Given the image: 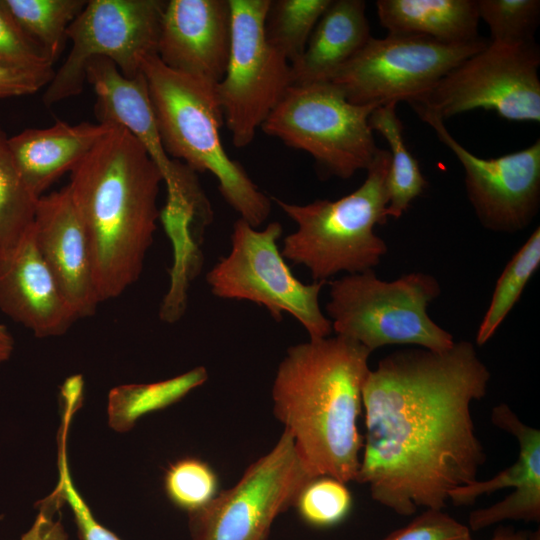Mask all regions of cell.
Segmentation results:
<instances>
[{
    "mask_svg": "<svg viewBox=\"0 0 540 540\" xmlns=\"http://www.w3.org/2000/svg\"><path fill=\"white\" fill-rule=\"evenodd\" d=\"M491 421L516 438L519 446L517 460L489 480L477 479L454 489L449 494V501L454 506H468L482 495L515 488L503 500L472 511L468 519L469 529L479 531L505 520L539 522L540 431L523 423L506 403L492 409Z\"/></svg>",
    "mask_w": 540,
    "mask_h": 540,
    "instance_id": "cell-17",
    "label": "cell"
},
{
    "mask_svg": "<svg viewBox=\"0 0 540 540\" xmlns=\"http://www.w3.org/2000/svg\"><path fill=\"white\" fill-rule=\"evenodd\" d=\"M232 40L227 69L216 84L233 145L248 146L292 85L289 61L265 36L270 0H229Z\"/></svg>",
    "mask_w": 540,
    "mask_h": 540,
    "instance_id": "cell-12",
    "label": "cell"
},
{
    "mask_svg": "<svg viewBox=\"0 0 540 540\" xmlns=\"http://www.w3.org/2000/svg\"><path fill=\"white\" fill-rule=\"evenodd\" d=\"M207 379L206 368L199 366L163 381L114 387L108 394V425L116 432H128L138 419L177 403Z\"/></svg>",
    "mask_w": 540,
    "mask_h": 540,
    "instance_id": "cell-24",
    "label": "cell"
},
{
    "mask_svg": "<svg viewBox=\"0 0 540 540\" xmlns=\"http://www.w3.org/2000/svg\"><path fill=\"white\" fill-rule=\"evenodd\" d=\"M231 40L229 0H169L157 56L175 72L216 85L225 75Z\"/></svg>",
    "mask_w": 540,
    "mask_h": 540,
    "instance_id": "cell-15",
    "label": "cell"
},
{
    "mask_svg": "<svg viewBox=\"0 0 540 540\" xmlns=\"http://www.w3.org/2000/svg\"><path fill=\"white\" fill-rule=\"evenodd\" d=\"M31 231L78 318L92 316L101 301L88 238L68 185L39 197Z\"/></svg>",
    "mask_w": 540,
    "mask_h": 540,
    "instance_id": "cell-16",
    "label": "cell"
},
{
    "mask_svg": "<svg viewBox=\"0 0 540 540\" xmlns=\"http://www.w3.org/2000/svg\"><path fill=\"white\" fill-rule=\"evenodd\" d=\"M479 19L490 29L491 41L532 42L540 19L539 0H477Z\"/></svg>",
    "mask_w": 540,
    "mask_h": 540,
    "instance_id": "cell-32",
    "label": "cell"
},
{
    "mask_svg": "<svg viewBox=\"0 0 540 540\" xmlns=\"http://www.w3.org/2000/svg\"><path fill=\"white\" fill-rule=\"evenodd\" d=\"M331 0H270L265 18L268 42L288 61H297Z\"/></svg>",
    "mask_w": 540,
    "mask_h": 540,
    "instance_id": "cell-29",
    "label": "cell"
},
{
    "mask_svg": "<svg viewBox=\"0 0 540 540\" xmlns=\"http://www.w3.org/2000/svg\"><path fill=\"white\" fill-rule=\"evenodd\" d=\"M376 107L351 103L332 82L291 85L260 129L345 180L367 170L379 150L369 125Z\"/></svg>",
    "mask_w": 540,
    "mask_h": 540,
    "instance_id": "cell-8",
    "label": "cell"
},
{
    "mask_svg": "<svg viewBox=\"0 0 540 540\" xmlns=\"http://www.w3.org/2000/svg\"><path fill=\"white\" fill-rule=\"evenodd\" d=\"M159 220L172 247L170 283L160 307L159 318L178 322L186 313L189 292L204 266L205 233L214 221V211L202 186L167 193Z\"/></svg>",
    "mask_w": 540,
    "mask_h": 540,
    "instance_id": "cell-20",
    "label": "cell"
},
{
    "mask_svg": "<svg viewBox=\"0 0 540 540\" xmlns=\"http://www.w3.org/2000/svg\"><path fill=\"white\" fill-rule=\"evenodd\" d=\"M9 137L0 124V251L14 249L29 232L38 197L23 181L14 162Z\"/></svg>",
    "mask_w": 540,
    "mask_h": 540,
    "instance_id": "cell-27",
    "label": "cell"
},
{
    "mask_svg": "<svg viewBox=\"0 0 540 540\" xmlns=\"http://www.w3.org/2000/svg\"><path fill=\"white\" fill-rule=\"evenodd\" d=\"M389 166V151L379 149L364 182L335 201L296 204L271 197L297 225L283 239L284 259L304 266L313 281L325 283L341 272L361 273L377 266L388 250L374 228L388 219Z\"/></svg>",
    "mask_w": 540,
    "mask_h": 540,
    "instance_id": "cell-5",
    "label": "cell"
},
{
    "mask_svg": "<svg viewBox=\"0 0 540 540\" xmlns=\"http://www.w3.org/2000/svg\"><path fill=\"white\" fill-rule=\"evenodd\" d=\"M396 105V102H390L378 106L369 116L372 131L381 134L389 146L386 213L395 219L401 217L427 187L417 159L405 144L403 125L397 116Z\"/></svg>",
    "mask_w": 540,
    "mask_h": 540,
    "instance_id": "cell-25",
    "label": "cell"
},
{
    "mask_svg": "<svg viewBox=\"0 0 540 540\" xmlns=\"http://www.w3.org/2000/svg\"><path fill=\"white\" fill-rule=\"evenodd\" d=\"M491 373L466 340L444 351L393 352L363 386L365 435L356 482L401 516L443 510L454 489L477 480L487 456L471 405Z\"/></svg>",
    "mask_w": 540,
    "mask_h": 540,
    "instance_id": "cell-1",
    "label": "cell"
},
{
    "mask_svg": "<svg viewBox=\"0 0 540 540\" xmlns=\"http://www.w3.org/2000/svg\"><path fill=\"white\" fill-rule=\"evenodd\" d=\"M370 354L335 335L289 347L278 365L273 412L314 476L356 480L363 448L357 423Z\"/></svg>",
    "mask_w": 540,
    "mask_h": 540,
    "instance_id": "cell-2",
    "label": "cell"
},
{
    "mask_svg": "<svg viewBox=\"0 0 540 540\" xmlns=\"http://www.w3.org/2000/svg\"><path fill=\"white\" fill-rule=\"evenodd\" d=\"M376 9L388 34L420 35L447 44L480 38L475 0H378Z\"/></svg>",
    "mask_w": 540,
    "mask_h": 540,
    "instance_id": "cell-23",
    "label": "cell"
},
{
    "mask_svg": "<svg viewBox=\"0 0 540 540\" xmlns=\"http://www.w3.org/2000/svg\"><path fill=\"white\" fill-rule=\"evenodd\" d=\"M363 0H331L302 56L290 64L292 85L330 82L371 39Z\"/></svg>",
    "mask_w": 540,
    "mask_h": 540,
    "instance_id": "cell-22",
    "label": "cell"
},
{
    "mask_svg": "<svg viewBox=\"0 0 540 540\" xmlns=\"http://www.w3.org/2000/svg\"><path fill=\"white\" fill-rule=\"evenodd\" d=\"M491 540H540V534L539 530L531 532L500 528L494 533Z\"/></svg>",
    "mask_w": 540,
    "mask_h": 540,
    "instance_id": "cell-37",
    "label": "cell"
},
{
    "mask_svg": "<svg viewBox=\"0 0 540 540\" xmlns=\"http://www.w3.org/2000/svg\"><path fill=\"white\" fill-rule=\"evenodd\" d=\"M43 540H66L65 535L62 533V530L58 526H53L51 530L48 531Z\"/></svg>",
    "mask_w": 540,
    "mask_h": 540,
    "instance_id": "cell-39",
    "label": "cell"
},
{
    "mask_svg": "<svg viewBox=\"0 0 540 540\" xmlns=\"http://www.w3.org/2000/svg\"><path fill=\"white\" fill-rule=\"evenodd\" d=\"M58 467L59 481L56 492L70 507L80 540H121L116 534L100 524L75 487L65 448V433H61Z\"/></svg>",
    "mask_w": 540,
    "mask_h": 540,
    "instance_id": "cell-34",
    "label": "cell"
},
{
    "mask_svg": "<svg viewBox=\"0 0 540 540\" xmlns=\"http://www.w3.org/2000/svg\"><path fill=\"white\" fill-rule=\"evenodd\" d=\"M0 63L26 69L52 68L44 50L19 26L0 0Z\"/></svg>",
    "mask_w": 540,
    "mask_h": 540,
    "instance_id": "cell-33",
    "label": "cell"
},
{
    "mask_svg": "<svg viewBox=\"0 0 540 540\" xmlns=\"http://www.w3.org/2000/svg\"><path fill=\"white\" fill-rule=\"evenodd\" d=\"M14 350V339L7 327L0 323V364L8 360Z\"/></svg>",
    "mask_w": 540,
    "mask_h": 540,
    "instance_id": "cell-38",
    "label": "cell"
},
{
    "mask_svg": "<svg viewBox=\"0 0 540 540\" xmlns=\"http://www.w3.org/2000/svg\"><path fill=\"white\" fill-rule=\"evenodd\" d=\"M86 80L96 94L94 112L98 122L127 129L158 167L167 189L197 174L167 154L143 73L125 77L111 60L97 57L86 67Z\"/></svg>",
    "mask_w": 540,
    "mask_h": 540,
    "instance_id": "cell-19",
    "label": "cell"
},
{
    "mask_svg": "<svg viewBox=\"0 0 540 540\" xmlns=\"http://www.w3.org/2000/svg\"><path fill=\"white\" fill-rule=\"evenodd\" d=\"M419 117L461 163L468 199L486 229L515 233L530 225L540 207L539 139L523 150L486 159L463 147L440 118Z\"/></svg>",
    "mask_w": 540,
    "mask_h": 540,
    "instance_id": "cell-14",
    "label": "cell"
},
{
    "mask_svg": "<svg viewBox=\"0 0 540 540\" xmlns=\"http://www.w3.org/2000/svg\"><path fill=\"white\" fill-rule=\"evenodd\" d=\"M282 233L278 221L259 229L238 218L230 236V252L208 271L205 280L218 298L263 306L277 322L288 313L309 339L329 337L332 324L319 304L326 283L306 284L292 273L278 247Z\"/></svg>",
    "mask_w": 540,
    "mask_h": 540,
    "instance_id": "cell-7",
    "label": "cell"
},
{
    "mask_svg": "<svg viewBox=\"0 0 540 540\" xmlns=\"http://www.w3.org/2000/svg\"><path fill=\"white\" fill-rule=\"evenodd\" d=\"M142 73L167 154L195 173H211L239 218L259 228L271 214L272 200L222 145L216 85L169 69L157 55L144 60Z\"/></svg>",
    "mask_w": 540,
    "mask_h": 540,
    "instance_id": "cell-4",
    "label": "cell"
},
{
    "mask_svg": "<svg viewBox=\"0 0 540 540\" xmlns=\"http://www.w3.org/2000/svg\"><path fill=\"white\" fill-rule=\"evenodd\" d=\"M54 68L26 69L0 63V99L29 95L46 87Z\"/></svg>",
    "mask_w": 540,
    "mask_h": 540,
    "instance_id": "cell-36",
    "label": "cell"
},
{
    "mask_svg": "<svg viewBox=\"0 0 540 540\" xmlns=\"http://www.w3.org/2000/svg\"><path fill=\"white\" fill-rule=\"evenodd\" d=\"M540 52L535 41L488 42L425 92L407 101L418 116L445 120L493 110L509 121L540 122Z\"/></svg>",
    "mask_w": 540,
    "mask_h": 540,
    "instance_id": "cell-9",
    "label": "cell"
},
{
    "mask_svg": "<svg viewBox=\"0 0 540 540\" xmlns=\"http://www.w3.org/2000/svg\"><path fill=\"white\" fill-rule=\"evenodd\" d=\"M539 266L540 228L538 226L513 255L499 276L490 304L477 330L476 344L478 346L487 343L496 333Z\"/></svg>",
    "mask_w": 540,
    "mask_h": 540,
    "instance_id": "cell-28",
    "label": "cell"
},
{
    "mask_svg": "<svg viewBox=\"0 0 540 540\" xmlns=\"http://www.w3.org/2000/svg\"><path fill=\"white\" fill-rule=\"evenodd\" d=\"M24 30L54 63L62 53L67 30L86 0H2Z\"/></svg>",
    "mask_w": 540,
    "mask_h": 540,
    "instance_id": "cell-26",
    "label": "cell"
},
{
    "mask_svg": "<svg viewBox=\"0 0 540 540\" xmlns=\"http://www.w3.org/2000/svg\"><path fill=\"white\" fill-rule=\"evenodd\" d=\"M72 200L88 238L100 301L141 276L157 229L162 175L141 143L113 125L70 172Z\"/></svg>",
    "mask_w": 540,
    "mask_h": 540,
    "instance_id": "cell-3",
    "label": "cell"
},
{
    "mask_svg": "<svg viewBox=\"0 0 540 540\" xmlns=\"http://www.w3.org/2000/svg\"><path fill=\"white\" fill-rule=\"evenodd\" d=\"M112 126L59 120L48 128L25 129L8 143L23 181L39 198L59 177L71 172Z\"/></svg>",
    "mask_w": 540,
    "mask_h": 540,
    "instance_id": "cell-21",
    "label": "cell"
},
{
    "mask_svg": "<svg viewBox=\"0 0 540 540\" xmlns=\"http://www.w3.org/2000/svg\"><path fill=\"white\" fill-rule=\"evenodd\" d=\"M487 44L482 38L447 44L420 35L371 37L330 82L353 104L381 106L407 102Z\"/></svg>",
    "mask_w": 540,
    "mask_h": 540,
    "instance_id": "cell-13",
    "label": "cell"
},
{
    "mask_svg": "<svg viewBox=\"0 0 540 540\" xmlns=\"http://www.w3.org/2000/svg\"><path fill=\"white\" fill-rule=\"evenodd\" d=\"M314 477L284 430L275 446L250 464L233 487L188 513L190 540H268L275 519L293 507Z\"/></svg>",
    "mask_w": 540,
    "mask_h": 540,
    "instance_id": "cell-11",
    "label": "cell"
},
{
    "mask_svg": "<svg viewBox=\"0 0 540 540\" xmlns=\"http://www.w3.org/2000/svg\"><path fill=\"white\" fill-rule=\"evenodd\" d=\"M163 483L167 498L187 513L205 507L219 493L216 472L207 462L194 457L181 458L170 464Z\"/></svg>",
    "mask_w": 540,
    "mask_h": 540,
    "instance_id": "cell-30",
    "label": "cell"
},
{
    "mask_svg": "<svg viewBox=\"0 0 540 540\" xmlns=\"http://www.w3.org/2000/svg\"><path fill=\"white\" fill-rule=\"evenodd\" d=\"M382 540H473L468 526L440 509H426Z\"/></svg>",
    "mask_w": 540,
    "mask_h": 540,
    "instance_id": "cell-35",
    "label": "cell"
},
{
    "mask_svg": "<svg viewBox=\"0 0 540 540\" xmlns=\"http://www.w3.org/2000/svg\"><path fill=\"white\" fill-rule=\"evenodd\" d=\"M165 0H89L70 24L71 49L46 86L43 103L54 105L80 94L86 67L97 57L111 60L128 78L142 73L144 60L157 55Z\"/></svg>",
    "mask_w": 540,
    "mask_h": 540,
    "instance_id": "cell-10",
    "label": "cell"
},
{
    "mask_svg": "<svg viewBox=\"0 0 540 540\" xmlns=\"http://www.w3.org/2000/svg\"><path fill=\"white\" fill-rule=\"evenodd\" d=\"M327 317L336 335L351 339L371 353L387 345H413L444 351L455 341L427 312L441 294L437 279L412 272L393 281L374 270L329 281Z\"/></svg>",
    "mask_w": 540,
    "mask_h": 540,
    "instance_id": "cell-6",
    "label": "cell"
},
{
    "mask_svg": "<svg viewBox=\"0 0 540 540\" xmlns=\"http://www.w3.org/2000/svg\"><path fill=\"white\" fill-rule=\"evenodd\" d=\"M352 505L346 483L330 476H316L302 488L293 507L308 525L328 528L345 520Z\"/></svg>",
    "mask_w": 540,
    "mask_h": 540,
    "instance_id": "cell-31",
    "label": "cell"
},
{
    "mask_svg": "<svg viewBox=\"0 0 540 540\" xmlns=\"http://www.w3.org/2000/svg\"><path fill=\"white\" fill-rule=\"evenodd\" d=\"M0 309L39 338L63 335L79 319L41 256L31 228L14 249L0 251Z\"/></svg>",
    "mask_w": 540,
    "mask_h": 540,
    "instance_id": "cell-18",
    "label": "cell"
}]
</instances>
